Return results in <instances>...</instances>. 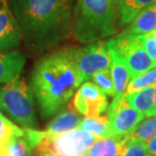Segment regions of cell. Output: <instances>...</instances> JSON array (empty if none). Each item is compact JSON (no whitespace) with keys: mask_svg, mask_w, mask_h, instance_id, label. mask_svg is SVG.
I'll return each instance as SVG.
<instances>
[{"mask_svg":"<svg viewBox=\"0 0 156 156\" xmlns=\"http://www.w3.org/2000/svg\"><path fill=\"white\" fill-rule=\"evenodd\" d=\"M83 83L72 57V48L43 57L32 73V91L43 118L60 112Z\"/></svg>","mask_w":156,"mask_h":156,"instance_id":"6da1fadb","label":"cell"},{"mask_svg":"<svg viewBox=\"0 0 156 156\" xmlns=\"http://www.w3.org/2000/svg\"><path fill=\"white\" fill-rule=\"evenodd\" d=\"M73 0H13L23 38L34 49L43 48L67 33Z\"/></svg>","mask_w":156,"mask_h":156,"instance_id":"7a4b0ae2","label":"cell"},{"mask_svg":"<svg viewBox=\"0 0 156 156\" xmlns=\"http://www.w3.org/2000/svg\"><path fill=\"white\" fill-rule=\"evenodd\" d=\"M74 36L91 44L115 35L119 26L116 0H77L73 10Z\"/></svg>","mask_w":156,"mask_h":156,"instance_id":"3957f363","label":"cell"},{"mask_svg":"<svg viewBox=\"0 0 156 156\" xmlns=\"http://www.w3.org/2000/svg\"><path fill=\"white\" fill-rule=\"evenodd\" d=\"M0 110L24 128L38 126L33 91L20 77L0 85Z\"/></svg>","mask_w":156,"mask_h":156,"instance_id":"277c9868","label":"cell"},{"mask_svg":"<svg viewBox=\"0 0 156 156\" xmlns=\"http://www.w3.org/2000/svg\"><path fill=\"white\" fill-rule=\"evenodd\" d=\"M98 139L79 128L57 135L46 132L35 150L38 156H86L89 147Z\"/></svg>","mask_w":156,"mask_h":156,"instance_id":"5b68a950","label":"cell"},{"mask_svg":"<svg viewBox=\"0 0 156 156\" xmlns=\"http://www.w3.org/2000/svg\"><path fill=\"white\" fill-rule=\"evenodd\" d=\"M108 45L117 52L126 65L131 80L155 67L154 62L142 47L137 36H120L111 39Z\"/></svg>","mask_w":156,"mask_h":156,"instance_id":"8992f818","label":"cell"},{"mask_svg":"<svg viewBox=\"0 0 156 156\" xmlns=\"http://www.w3.org/2000/svg\"><path fill=\"white\" fill-rule=\"evenodd\" d=\"M72 57L83 82L98 71L110 69L111 54L107 42L87 44L83 48H72Z\"/></svg>","mask_w":156,"mask_h":156,"instance_id":"52a82bcc","label":"cell"},{"mask_svg":"<svg viewBox=\"0 0 156 156\" xmlns=\"http://www.w3.org/2000/svg\"><path fill=\"white\" fill-rule=\"evenodd\" d=\"M108 119L113 137H128L145 116L128 104L125 94L115 95L108 108Z\"/></svg>","mask_w":156,"mask_h":156,"instance_id":"ba28073f","label":"cell"},{"mask_svg":"<svg viewBox=\"0 0 156 156\" xmlns=\"http://www.w3.org/2000/svg\"><path fill=\"white\" fill-rule=\"evenodd\" d=\"M73 108L82 116H96L108 108L107 95L93 82L85 81L76 90L72 101Z\"/></svg>","mask_w":156,"mask_h":156,"instance_id":"9c48e42d","label":"cell"},{"mask_svg":"<svg viewBox=\"0 0 156 156\" xmlns=\"http://www.w3.org/2000/svg\"><path fill=\"white\" fill-rule=\"evenodd\" d=\"M21 40L20 26L9 8L7 0H0V52L16 48Z\"/></svg>","mask_w":156,"mask_h":156,"instance_id":"30bf717a","label":"cell"},{"mask_svg":"<svg viewBox=\"0 0 156 156\" xmlns=\"http://www.w3.org/2000/svg\"><path fill=\"white\" fill-rule=\"evenodd\" d=\"M26 57L20 51L0 52V84H5L20 76Z\"/></svg>","mask_w":156,"mask_h":156,"instance_id":"8fae6325","label":"cell"},{"mask_svg":"<svg viewBox=\"0 0 156 156\" xmlns=\"http://www.w3.org/2000/svg\"><path fill=\"white\" fill-rule=\"evenodd\" d=\"M156 30V3L140 11L120 36H139L154 33Z\"/></svg>","mask_w":156,"mask_h":156,"instance_id":"7c38bea8","label":"cell"},{"mask_svg":"<svg viewBox=\"0 0 156 156\" xmlns=\"http://www.w3.org/2000/svg\"><path fill=\"white\" fill-rule=\"evenodd\" d=\"M82 118L73 108L69 105L67 108L62 110L57 116L48 124L46 128V132L50 135H57V134L65 133L68 131L77 129Z\"/></svg>","mask_w":156,"mask_h":156,"instance_id":"4fadbf2b","label":"cell"},{"mask_svg":"<svg viewBox=\"0 0 156 156\" xmlns=\"http://www.w3.org/2000/svg\"><path fill=\"white\" fill-rule=\"evenodd\" d=\"M108 43V42H107ZM108 47V51L111 54V75L113 79L115 90H116V95L119 94H126V90L128 87V84L131 81L130 73L128 71L126 65L122 61V59L119 57L117 52L115 50Z\"/></svg>","mask_w":156,"mask_h":156,"instance_id":"5bb4252c","label":"cell"},{"mask_svg":"<svg viewBox=\"0 0 156 156\" xmlns=\"http://www.w3.org/2000/svg\"><path fill=\"white\" fill-rule=\"evenodd\" d=\"M125 96L131 107L143 114L145 117H148L156 99V83L138 91L127 93Z\"/></svg>","mask_w":156,"mask_h":156,"instance_id":"9a60e30c","label":"cell"},{"mask_svg":"<svg viewBox=\"0 0 156 156\" xmlns=\"http://www.w3.org/2000/svg\"><path fill=\"white\" fill-rule=\"evenodd\" d=\"M119 12V26H128L137 14L148 6L156 3V0H116Z\"/></svg>","mask_w":156,"mask_h":156,"instance_id":"2e32d148","label":"cell"},{"mask_svg":"<svg viewBox=\"0 0 156 156\" xmlns=\"http://www.w3.org/2000/svg\"><path fill=\"white\" fill-rule=\"evenodd\" d=\"M127 137H111L98 139L90 146L86 156H119Z\"/></svg>","mask_w":156,"mask_h":156,"instance_id":"e0dca14e","label":"cell"},{"mask_svg":"<svg viewBox=\"0 0 156 156\" xmlns=\"http://www.w3.org/2000/svg\"><path fill=\"white\" fill-rule=\"evenodd\" d=\"M79 129L94 135L98 138H111L113 137L110 129V122L107 116L96 115L88 116L81 120Z\"/></svg>","mask_w":156,"mask_h":156,"instance_id":"ac0fdd59","label":"cell"},{"mask_svg":"<svg viewBox=\"0 0 156 156\" xmlns=\"http://www.w3.org/2000/svg\"><path fill=\"white\" fill-rule=\"evenodd\" d=\"M128 137L130 139L140 140L143 142H147L153 139L156 137V116L147 117V119L139 123L133 133Z\"/></svg>","mask_w":156,"mask_h":156,"instance_id":"d6986e66","label":"cell"},{"mask_svg":"<svg viewBox=\"0 0 156 156\" xmlns=\"http://www.w3.org/2000/svg\"><path fill=\"white\" fill-rule=\"evenodd\" d=\"M7 156H33V147L24 136H14L4 143Z\"/></svg>","mask_w":156,"mask_h":156,"instance_id":"ffe728a7","label":"cell"},{"mask_svg":"<svg viewBox=\"0 0 156 156\" xmlns=\"http://www.w3.org/2000/svg\"><path fill=\"white\" fill-rule=\"evenodd\" d=\"M155 83H156V66L131 80L129 84H128L126 94L134 91H138V90H141L143 88H145V87L153 85Z\"/></svg>","mask_w":156,"mask_h":156,"instance_id":"44dd1931","label":"cell"},{"mask_svg":"<svg viewBox=\"0 0 156 156\" xmlns=\"http://www.w3.org/2000/svg\"><path fill=\"white\" fill-rule=\"evenodd\" d=\"M92 82L105 93V95L114 96L116 95V90H115L114 82L112 79L110 69H105L98 71L91 76Z\"/></svg>","mask_w":156,"mask_h":156,"instance_id":"7402d4cb","label":"cell"},{"mask_svg":"<svg viewBox=\"0 0 156 156\" xmlns=\"http://www.w3.org/2000/svg\"><path fill=\"white\" fill-rule=\"evenodd\" d=\"M23 129L16 126L0 113V142L6 143L14 136H23Z\"/></svg>","mask_w":156,"mask_h":156,"instance_id":"603a6c76","label":"cell"},{"mask_svg":"<svg viewBox=\"0 0 156 156\" xmlns=\"http://www.w3.org/2000/svg\"><path fill=\"white\" fill-rule=\"evenodd\" d=\"M119 156H151L146 148L145 142L136 139H130L127 137V141L124 144Z\"/></svg>","mask_w":156,"mask_h":156,"instance_id":"cb8c5ba5","label":"cell"},{"mask_svg":"<svg viewBox=\"0 0 156 156\" xmlns=\"http://www.w3.org/2000/svg\"><path fill=\"white\" fill-rule=\"evenodd\" d=\"M137 38L140 41L142 47L147 52V54L150 56L152 61L154 62L156 66V38L154 33L146 34V35H139Z\"/></svg>","mask_w":156,"mask_h":156,"instance_id":"d4e9b609","label":"cell"},{"mask_svg":"<svg viewBox=\"0 0 156 156\" xmlns=\"http://www.w3.org/2000/svg\"><path fill=\"white\" fill-rule=\"evenodd\" d=\"M145 144L149 154L151 156H156V137H154L153 139L149 140L147 142H145Z\"/></svg>","mask_w":156,"mask_h":156,"instance_id":"484cf974","label":"cell"},{"mask_svg":"<svg viewBox=\"0 0 156 156\" xmlns=\"http://www.w3.org/2000/svg\"><path fill=\"white\" fill-rule=\"evenodd\" d=\"M0 156H7L4 143H1V142H0Z\"/></svg>","mask_w":156,"mask_h":156,"instance_id":"4316f807","label":"cell"},{"mask_svg":"<svg viewBox=\"0 0 156 156\" xmlns=\"http://www.w3.org/2000/svg\"><path fill=\"white\" fill-rule=\"evenodd\" d=\"M153 116H156V99H155V102H154L153 108H152L151 112L148 115V117H153Z\"/></svg>","mask_w":156,"mask_h":156,"instance_id":"83f0119b","label":"cell"},{"mask_svg":"<svg viewBox=\"0 0 156 156\" xmlns=\"http://www.w3.org/2000/svg\"><path fill=\"white\" fill-rule=\"evenodd\" d=\"M154 35H155V38H156V30H154Z\"/></svg>","mask_w":156,"mask_h":156,"instance_id":"f1b7e54d","label":"cell"}]
</instances>
